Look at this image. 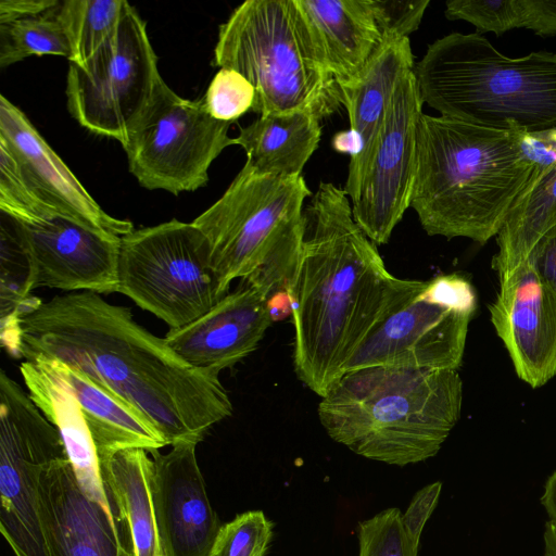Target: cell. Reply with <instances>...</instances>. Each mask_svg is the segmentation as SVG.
Returning a JSON list of instances; mask_svg holds the SVG:
<instances>
[{"label":"cell","instance_id":"6da1fadb","mask_svg":"<svg viewBox=\"0 0 556 556\" xmlns=\"http://www.w3.org/2000/svg\"><path fill=\"white\" fill-rule=\"evenodd\" d=\"M18 357L80 369L144 414L168 445L200 443L232 415L219 372L189 365L128 307L97 292L30 295L20 317Z\"/></svg>","mask_w":556,"mask_h":556},{"label":"cell","instance_id":"7a4b0ae2","mask_svg":"<svg viewBox=\"0 0 556 556\" xmlns=\"http://www.w3.org/2000/svg\"><path fill=\"white\" fill-rule=\"evenodd\" d=\"M427 281L393 276L354 219L343 189L320 182L303 208V237L290 295L298 379L320 397L386 318Z\"/></svg>","mask_w":556,"mask_h":556},{"label":"cell","instance_id":"3957f363","mask_svg":"<svg viewBox=\"0 0 556 556\" xmlns=\"http://www.w3.org/2000/svg\"><path fill=\"white\" fill-rule=\"evenodd\" d=\"M522 132L420 116L410 207L429 236L486 243L527 186Z\"/></svg>","mask_w":556,"mask_h":556},{"label":"cell","instance_id":"277c9868","mask_svg":"<svg viewBox=\"0 0 556 556\" xmlns=\"http://www.w3.org/2000/svg\"><path fill=\"white\" fill-rule=\"evenodd\" d=\"M462 399L457 370L374 366L345 372L320 397L317 415L334 442L403 467L438 454Z\"/></svg>","mask_w":556,"mask_h":556},{"label":"cell","instance_id":"5b68a950","mask_svg":"<svg viewBox=\"0 0 556 556\" xmlns=\"http://www.w3.org/2000/svg\"><path fill=\"white\" fill-rule=\"evenodd\" d=\"M414 74L441 116L520 132L556 127L555 53L508 58L482 35L451 33L428 46Z\"/></svg>","mask_w":556,"mask_h":556},{"label":"cell","instance_id":"8992f818","mask_svg":"<svg viewBox=\"0 0 556 556\" xmlns=\"http://www.w3.org/2000/svg\"><path fill=\"white\" fill-rule=\"evenodd\" d=\"M303 176L261 174L248 163L224 194L192 224L207 240L223 296L240 279L269 299L291 295L301 256Z\"/></svg>","mask_w":556,"mask_h":556},{"label":"cell","instance_id":"52a82bcc","mask_svg":"<svg viewBox=\"0 0 556 556\" xmlns=\"http://www.w3.org/2000/svg\"><path fill=\"white\" fill-rule=\"evenodd\" d=\"M213 65L255 89L252 112H306L323 119L342 94L295 0H248L219 26Z\"/></svg>","mask_w":556,"mask_h":556},{"label":"cell","instance_id":"ba28073f","mask_svg":"<svg viewBox=\"0 0 556 556\" xmlns=\"http://www.w3.org/2000/svg\"><path fill=\"white\" fill-rule=\"evenodd\" d=\"M117 292L169 326L184 327L224 296L204 235L172 219L121 238Z\"/></svg>","mask_w":556,"mask_h":556},{"label":"cell","instance_id":"9c48e42d","mask_svg":"<svg viewBox=\"0 0 556 556\" xmlns=\"http://www.w3.org/2000/svg\"><path fill=\"white\" fill-rule=\"evenodd\" d=\"M230 125L212 117L202 99L181 98L162 78L122 144L129 172L149 190L195 191L207 184L213 161L233 144Z\"/></svg>","mask_w":556,"mask_h":556},{"label":"cell","instance_id":"30bf717a","mask_svg":"<svg viewBox=\"0 0 556 556\" xmlns=\"http://www.w3.org/2000/svg\"><path fill=\"white\" fill-rule=\"evenodd\" d=\"M161 79L146 22L129 4L113 36L93 56L80 65L70 62L67 109L90 132L123 144Z\"/></svg>","mask_w":556,"mask_h":556},{"label":"cell","instance_id":"8fae6325","mask_svg":"<svg viewBox=\"0 0 556 556\" xmlns=\"http://www.w3.org/2000/svg\"><path fill=\"white\" fill-rule=\"evenodd\" d=\"M66 452L58 429L0 372V530L15 556H49L39 511L42 472Z\"/></svg>","mask_w":556,"mask_h":556},{"label":"cell","instance_id":"7c38bea8","mask_svg":"<svg viewBox=\"0 0 556 556\" xmlns=\"http://www.w3.org/2000/svg\"><path fill=\"white\" fill-rule=\"evenodd\" d=\"M422 104L413 71L400 81L359 172L343 188L355 222L376 245L389 242L410 207Z\"/></svg>","mask_w":556,"mask_h":556},{"label":"cell","instance_id":"4fadbf2b","mask_svg":"<svg viewBox=\"0 0 556 556\" xmlns=\"http://www.w3.org/2000/svg\"><path fill=\"white\" fill-rule=\"evenodd\" d=\"M421 292L369 333L344 374L374 366L432 370L460 367L472 316L430 301Z\"/></svg>","mask_w":556,"mask_h":556},{"label":"cell","instance_id":"5bb4252c","mask_svg":"<svg viewBox=\"0 0 556 556\" xmlns=\"http://www.w3.org/2000/svg\"><path fill=\"white\" fill-rule=\"evenodd\" d=\"M39 511L49 556H137L126 516L83 493L67 456L42 472Z\"/></svg>","mask_w":556,"mask_h":556},{"label":"cell","instance_id":"9a60e30c","mask_svg":"<svg viewBox=\"0 0 556 556\" xmlns=\"http://www.w3.org/2000/svg\"><path fill=\"white\" fill-rule=\"evenodd\" d=\"M12 219L31 263L35 289L117 292L121 238L62 216L36 224Z\"/></svg>","mask_w":556,"mask_h":556},{"label":"cell","instance_id":"2e32d148","mask_svg":"<svg viewBox=\"0 0 556 556\" xmlns=\"http://www.w3.org/2000/svg\"><path fill=\"white\" fill-rule=\"evenodd\" d=\"M198 442L151 451V491L162 556H210L222 522L208 500L195 456Z\"/></svg>","mask_w":556,"mask_h":556},{"label":"cell","instance_id":"e0dca14e","mask_svg":"<svg viewBox=\"0 0 556 556\" xmlns=\"http://www.w3.org/2000/svg\"><path fill=\"white\" fill-rule=\"evenodd\" d=\"M491 321L518 377L532 388L556 375V291L526 260L500 280Z\"/></svg>","mask_w":556,"mask_h":556},{"label":"cell","instance_id":"ac0fdd59","mask_svg":"<svg viewBox=\"0 0 556 556\" xmlns=\"http://www.w3.org/2000/svg\"><path fill=\"white\" fill-rule=\"evenodd\" d=\"M273 321L268 298L241 281L208 312L169 329L164 339L189 365L220 374L254 352Z\"/></svg>","mask_w":556,"mask_h":556},{"label":"cell","instance_id":"d6986e66","mask_svg":"<svg viewBox=\"0 0 556 556\" xmlns=\"http://www.w3.org/2000/svg\"><path fill=\"white\" fill-rule=\"evenodd\" d=\"M0 137L15 153L43 200L60 216L118 238L135 229L130 220L108 214L97 203L25 113L3 94L0 97Z\"/></svg>","mask_w":556,"mask_h":556},{"label":"cell","instance_id":"ffe728a7","mask_svg":"<svg viewBox=\"0 0 556 556\" xmlns=\"http://www.w3.org/2000/svg\"><path fill=\"white\" fill-rule=\"evenodd\" d=\"M20 370L29 397L58 429L83 493L111 511L124 514L102 479L93 440L71 389L46 359L24 361Z\"/></svg>","mask_w":556,"mask_h":556},{"label":"cell","instance_id":"44dd1931","mask_svg":"<svg viewBox=\"0 0 556 556\" xmlns=\"http://www.w3.org/2000/svg\"><path fill=\"white\" fill-rule=\"evenodd\" d=\"M414 60L408 37L382 36L356 77L339 86L350 128L364 140L362 154L350 161L346 182L359 172L400 81L414 71Z\"/></svg>","mask_w":556,"mask_h":556},{"label":"cell","instance_id":"7402d4cb","mask_svg":"<svg viewBox=\"0 0 556 556\" xmlns=\"http://www.w3.org/2000/svg\"><path fill=\"white\" fill-rule=\"evenodd\" d=\"M337 84L353 80L381 41L369 0H295Z\"/></svg>","mask_w":556,"mask_h":556},{"label":"cell","instance_id":"603a6c76","mask_svg":"<svg viewBox=\"0 0 556 556\" xmlns=\"http://www.w3.org/2000/svg\"><path fill=\"white\" fill-rule=\"evenodd\" d=\"M46 361L77 400L98 457L122 448L140 447L150 453L168 445L137 407L80 369L59 361Z\"/></svg>","mask_w":556,"mask_h":556},{"label":"cell","instance_id":"cb8c5ba5","mask_svg":"<svg viewBox=\"0 0 556 556\" xmlns=\"http://www.w3.org/2000/svg\"><path fill=\"white\" fill-rule=\"evenodd\" d=\"M320 121L306 112L260 115L240 128L233 144L244 150L245 163L258 173L298 177L318 148Z\"/></svg>","mask_w":556,"mask_h":556},{"label":"cell","instance_id":"d4e9b609","mask_svg":"<svg viewBox=\"0 0 556 556\" xmlns=\"http://www.w3.org/2000/svg\"><path fill=\"white\" fill-rule=\"evenodd\" d=\"M556 226V164L534 166L496 235L492 268L504 279L528 258L540 238Z\"/></svg>","mask_w":556,"mask_h":556},{"label":"cell","instance_id":"484cf974","mask_svg":"<svg viewBox=\"0 0 556 556\" xmlns=\"http://www.w3.org/2000/svg\"><path fill=\"white\" fill-rule=\"evenodd\" d=\"M102 479L128 519L137 556H162L151 491L153 460L148 451L128 447L99 456Z\"/></svg>","mask_w":556,"mask_h":556},{"label":"cell","instance_id":"4316f807","mask_svg":"<svg viewBox=\"0 0 556 556\" xmlns=\"http://www.w3.org/2000/svg\"><path fill=\"white\" fill-rule=\"evenodd\" d=\"M1 270H0V339L2 346L18 357L20 317L34 288L29 256L14 227L13 219L1 212Z\"/></svg>","mask_w":556,"mask_h":556},{"label":"cell","instance_id":"83f0119b","mask_svg":"<svg viewBox=\"0 0 556 556\" xmlns=\"http://www.w3.org/2000/svg\"><path fill=\"white\" fill-rule=\"evenodd\" d=\"M130 3L126 0L61 1L59 17L70 41V62L84 64L113 36Z\"/></svg>","mask_w":556,"mask_h":556},{"label":"cell","instance_id":"f1b7e54d","mask_svg":"<svg viewBox=\"0 0 556 556\" xmlns=\"http://www.w3.org/2000/svg\"><path fill=\"white\" fill-rule=\"evenodd\" d=\"M59 7L38 15L0 24L1 68L30 55H61L70 61L72 51L59 17Z\"/></svg>","mask_w":556,"mask_h":556},{"label":"cell","instance_id":"f546056e","mask_svg":"<svg viewBox=\"0 0 556 556\" xmlns=\"http://www.w3.org/2000/svg\"><path fill=\"white\" fill-rule=\"evenodd\" d=\"M0 211L23 224L60 216L40 195L20 160L0 137Z\"/></svg>","mask_w":556,"mask_h":556},{"label":"cell","instance_id":"4dcf8cb0","mask_svg":"<svg viewBox=\"0 0 556 556\" xmlns=\"http://www.w3.org/2000/svg\"><path fill=\"white\" fill-rule=\"evenodd\" d=\"M274 523L262 510H249L223 523L210 556H266Z\"/></svg>","mask_w":556,"mask_h":556},{"label":"cell","instance_id":"1f68e13d","mask_svg":"<svg viewBox=\"0 0 556 556\" xmlns=\"http://www.w3.org/2000/svg\"><path fill=\"white\" fill-rule=\"evenodd\" d=\"M358 556H417L399 508H387L358 523Z\"/></svg>","mask_w":556,"mask_h":556},{"label":"cell","instance_id":"d6a6232c","mask_svg":"<svg viewBox=\"0 0 556 556\" xmlns=\"http://www.w3.org/2000/svg\"><path fill=\"white\" fill-rule=\"evenodd\" d=\"M444 14L451 21L472 24L479 35L491 31L501 36L514 28H523L521 0H450Z\"/></svg>","mask_w":556,"mask_h":556},{"label":"cell","instance_id":"836d02e7","mask_svg":"<svg viewBox=\"0 0 556 556\" xmlns=\"http://www.w3.org/2000/svg\"><path fill=\"white\" fill-rule=\"evenodd\" d=\"M254 100L253 85L243 75L229 68H219L202 98L212 117L229 123L251 111Z\"/></svg>","mask_w":556,"mask_h":556},{"label":"cell","instance_id":"e575fe53","mask_svg":"<svg viewBox=\"0 0 556 556\" xmlns=\"http://www.w3.org/2000/svg\"><path fill=\"white\" fill-rule=\"evenodd\" d=\"M381 36L408 37L422 20L429 0H369Z\"/></svg>","mask_w":556,"mask_h":556},{"label":"cell","instance_id":"d590c367","mask_svg":"<svg viewBox=\"0 0 556 556\" xmlns=\"http://www.w3.org/2000/svg\"><path fill=\"white\" fill-rule=\"evenodd\" d=\"M421 295L430 301L473 316L477 293L472 283L460 274L440 275L427 281Z\"/></svg>","mask_w":556,"mask_h":556},{"label":"cell","instance_id":"8d00e7d4","mask_svg":"<svg viewBox=\"0 0 556 556\" xmlns=\"http://www.w3.org/2000/svg\"><path fill=\"white\" fill-rule=\"evenodd\" d=\"M442 489L441 482H433L420 489L410 501L402 521L410 540L419 546L422 529L433 513Z\"/></svg>","mask_w":556,"mask_h":556},{"label":"cell","instance_id":"74e56055","mask_svg":"<svg viewBox=\"0 0 556 556\" xmlns=\"http://www.w3.org/2000/svg\"><path fill=\"white\" fill-rule=\"evenodd\" d=\"M527 261L536 274L556 291V226L540 238Z\"/></svg>","mask_w":556,"mask_h":556},{"label":"cell","instance_id":"f35d334b","mask_svg":"<svg viewBox=\"0 0 556 556\" xmlns=\"http://www.w3.org/2000/svg\"><path fill=\"white\" fill-rule=\"evenodd\" d=\"M523 28L540 36L556 35V0H521Z\"/></svg>","mask_w":556,"mask_h":556},{"label":"cell","instance_id":"ab89813d","mask_svg":"<svg viewBox=\"0 0 556 556\" xmlns=\"http://www.w3.org/2000/svg\"><path fill=\"white\" fill-rule=\"evenodd\" d=\"M521 144L534 166L556 164V127L539 132H522Z\"/></svg>","mask_w":556,"mask_h":556},{"label":"cell","instance_id":"60d3db41","mask_svg":"<svg viewBox=\"0 0 556 556\" xmlns=\"http://www.w3.org/2000/svg\"><path fill=\"white\" fill-rule=\"evenodd\" d=\"M56 0H2L0 24L48 12L60 5Z\"/></svg>","mask_w":556,"mask_h":556},{"label":"cell","instance_id":"b9f144b4","mask_svg":"<svg viewBox=\"0 0 556 556\" xmlns=\"http://www.w3.org/2000/svg\"><path fill=\"white\" fill-rule=\"evenodd\" d=\"M332 148L340 153H348L350 161L356 160L364 150V140L355 130L349 128L337 132L331 140Z\"/></svg>","mask_w":556,"mask_h":556},{"label":"cell","instance_id":"7bdbcfd3","mask_svg":"<svg viewBox=\"0 0 556 556\" xmlns=\"http://www.w3.org/2000/svg\"><path fill=\"white\" fill-rule=\"evenodd\" d=\"M540 501L549 520L556 521V470L547 478Z\"/></svg>","mask_w":556,"mask_h":556},{"label":"cell","instance_id":"ee69618b","mask_svg":"<svg viewBox=\"0 0 556 556\" xmlns=\"http://www.w3.org/2000/svg\"><path fill=\"white\" fill-rule=\"evenodd\" d=\"M543 556H556V521L548 520L544 530Z\"/></svg>","mask_w":556,"mask_h":556}]
</instances>
